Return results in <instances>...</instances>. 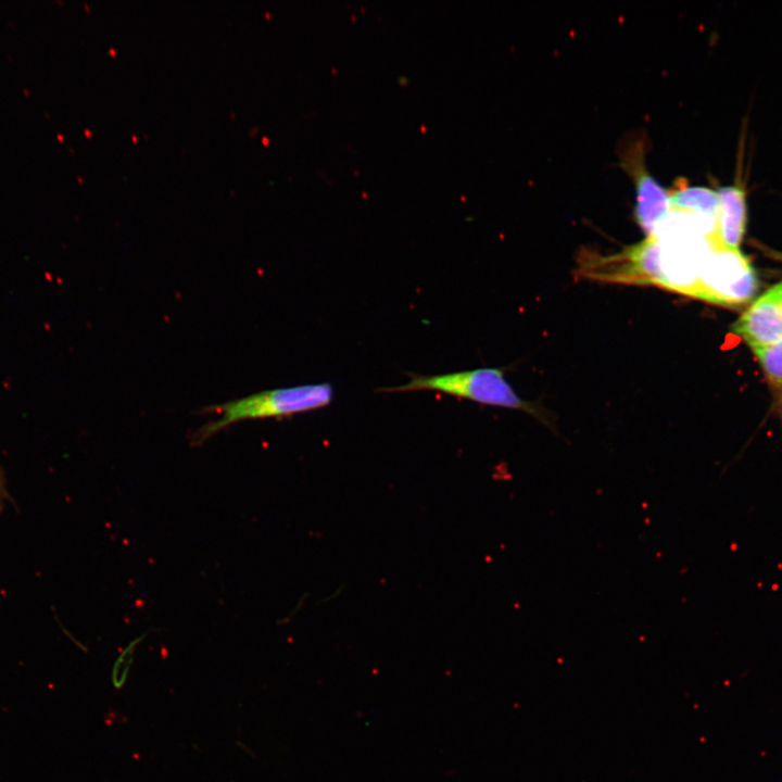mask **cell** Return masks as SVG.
Instances as JSON below:
<instances>
[{
	"mask_svg": "<svg viewBox=\"0 0 782 782\" xmlns=\"http://www.w3.org/2000/svg\"><path fill=\"white\" fill-rule=\"evenodd\" d=\"M5 496H7V493H5V488H4V479H3L2 470L0 469V503H2V501L5 499Z\"/></svg>",
	"mask_w": 782,
	"mask_h": 782,
	"instance_id": "obj_9",
	"label": "cell"
},
{
	"mask_svg": "<svg viewBox=\"0 0 782 782\" xmlns=\"http://www.w3.org/2000/svg\"><path fill=\"white\" fill-rule=\"evenodd\" d=\"M719 204L712 228L704 236L711 250L740 252L746 227V192L739 185L718 189Z\"/></svg>",
	"mask_w": 782,
	"mask_h": 782,
	"instance_id": "obj_6",
	"label": "cell"
},
{
	"mask_svg": "<svg viewBox=\"0 0 782 782\" xmlns=\"http://www.w3.org/2000/svg\"><path fill=\"white\" fill-rule=\"evenodd\" d=\"M669 204L673 212L714 216L719 204V194L707 187L676 182L669 190Z\"/></svg>",
	"mask_w": 782,
	"mask_h": 782,
	"instance_id": "obj_7",
	"label": "cell"
},
{
	"mask_svg": "<svg viewBox=\"0 0 782 782\" xmlns=\"http://www.w3.org/2000/svg\"><path fill=\"white\" fill-rule=\"evenodd\" d=\"M767 378L782 389V340L764 349L754 350Z\"/></svg>",
	"mask_w": 782,
	"mask_h": 782,
	"instance_id": "obj_8",
	"label": "cell"
},
{
	"mask_svg": "<svg viewBox=\"0 0 782 782\" xmlns=\"http://www.w3.org/2000/svg\"><path fill=\"white\" fill-rule=\"evenodd\" d=\"M643 139L626 142L620 165L634 185V220L646 237L656 236L670 212L669 190L649 173L645 164Z\"/></svg>",
	"mask_w": 782,
	"mask_h": 782,
	"instance_id": "obj_4",
	"label": "cell"
},
{
	"mask_svg": "<svg viewBox=\"0 0 782 782\" xmlns=\"http://www.w3.org/2000/svg\"><path fill=\"white\" fill-rule=\"evenodd\" d=\"M733 329L753 350L782 340V281L759 297L741 315Z\"/></svg>",
	"mask_w": 782,
	"mask_h": 782,
	"instance_id": "obj_5",
	"label": "cell"
},
{
	"mask_svg": "<svg viewBox=\"0 0 782 782\" xmlns=\"http://www.w3.org/2000/svg\"><path fill=\"white\" fill-rule=\"evenodd\" d=\"M407 375L411 379L405 384L381 388L379 391H436L480 404L519 409L547 422L537 406L522 400L515 392L501 368L482 367L433 376L413 373Z\"/></svg>",
	"mask_w": 782,
	"mask_h": 782,
	"instance_id": "obj_2",
	"label": "cell"
},
{
	"mask_svg": "<svg viewBox=\"0 0 782 782\" xmlns=\"http://www.w3.org/2000/svg\"><path fill=\"white\" fill-rule=\"evenodd\" d=\"M703 260L695 297L718 305L749 301L758 287L756 274L741 252L716 251Z\"/></svg>",
	"mask_w": 782,
	"mask_h": 782,
	"instance_id": "obj_3",
	"label": "cell"
},
{
	"mask_svg": "<svg viewBox=\"0 0 782 782\" xmlns=\"http://www.w3.org/2000/svg\"><path fill=\"white\" fill-rule=\"evenodd\" d=\"M333 399L328 382L266 390L249 396L204 408L219 418L205 424L193 434L201 443L222 429L248 419L283 418L328 406Z\"/></svg>",
	"mask_w": 782,
	"mask_h": 782,
	"instance_id": "obj_1",
	"label": "cell"
}]
</instances>
